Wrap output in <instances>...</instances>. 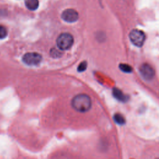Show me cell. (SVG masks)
Here are the masks:
<instances>
[{"instance_id":"6da1fadb","label":"cell","mask_w":159,"mask_h":159,"mask_svg":"<svg viewBox=\"0 0 159 159\" xmlns=\"http://www.w3.org/2000/svg\"><path fill=\"white\" fill-rule=\"evenodd\" d=\"M91 99L86 94L80 93L75 95L71 101L72 108L79 112H86L91 107Z\"/></svg>"},{"instance_id":"7a4b0ae2","label":"cell","mask_w":159,"mask_h":159,"mask_svg":"<svg viewBox=\"0 0 159 159\" xmlns=\"http://www.w3.org/2000/svg\"><path fill=\"white\" fill-rule=\"evenodd\" d=\"M74 39L73 36L69 33L61 34L57 39V45L61 50H68L73 44Z\"/></svg>"},{"instance_id":"3957f363","label":"cell","mask_w":159,"mask_h":159,"mask_svg":"<svg viewBox=\"0 0 159 159\" xmlns=\"http://www.w3.org/2000/svg\"><path fill=\"white\" fill-rule=\"evenodd\" d=\"M129 37L131 42L138 47H140L143 45L146 38L145 33L139 29H133L131 30Z\"/></svg>"},{"instance_id":"277c9868","label":"cell","mask_w":159,"mask_h":159,"mask_svg":"<svg viewBox=\"0 0 159 159\" xmlns=\"http://www.w3.org/2000/svg\"><path fill=\"white\" fill-rule=\"evenodd\" d=\"M42 55L36 52L26 53L22 58V61L29 66L37 65L42 61Z\"/></svg>"},{"instance_id":"5b68a950","label":"cell","mask_w":159,"mask_h":159,"mask_svg":"<svg viewBox=\"0 0 159 159\" xmlns=\"http://www.w3.org/2000/svg\"><path fill=\"white\" fill-rule=\"evenodd\" d=\"M141 76L146 80H151L155 76V70L148 63H143L139 68Z\"/></svg>"},{"instance_id":"8992f818","label":"cell","mask_w":159,"mask_h":159,"mask_svg":"<svg viewBox=\"0 0 159 159\" xmlns=\"http://www.w3.org/2000/svg\"><path fill=\"white\" fill-rule=\"evenodd\" d=\"M61 19L69 23H72L76 22L78 19V13L75 9H65L61 13Z\"/></svg>"},{"instance_id":"52a82bcc","label":"cell","mask_w":159,"mask_h":159,"mask_svg":"<svg viewBox=\"0 0 159 159\" xmlns=\"http://www.w3.org/2000/svg\"><path fill=\"white\" fill-rule=\"evenodd\" d=\"M112 95L117 101L122 102H127L129 98L127 95L124 94L120 89L117 88H114L112 89Z\"/></svg>"},{"instance_id":"ba28073f","label":"cell","mask_w":159,"mask_h":159,"mask_svg":"<svg viewBox=\"0 0 159 159\" xmlns=\"http://www.w3.org/2000/svg\"><path fill=\"white\" fill-rule=\"evenodd\" d=\"M26 7L30 11H35L39 7V0H25Z\"/></svg>"},{"instance_id":"9c48e42d","label":"cell","mask_w":159,"mask_h":159,"mask_svg":"<svg viewBox=\"0 0 159 159\" xmlns=\"http://www.w3.org/2000/svg\"><path fill=\"white\" fill-rule=\"evenodd\" d=\"M113 119H114V120L115 121V122L116 124H117L118 125H124L125 123V117L120 113L117 112V113L114 114V115L113 116Z\"/></svg>"},{"instance_id":"30bf717a","label":"cell","mask_w":159,"mask_h":159,"mask_svg":"<svg viewBox=\"0 0 159 159\" xmlns=\"http://www.w3.org/2000/svg\"><path fill=\"white\" fill-rule=\"evenodd\" d=\"M119 68L120 70L123 71L124 73H131L132 71V68L130 65L126 64V63H120L119 65Z\"/></svg>"},{"instance_id":"8fae6325","label":"cell","mask_w":159,"mask_h":159,"mask_svg":"<svg viewBox=\"0 0 159 159\" xmlns=\"http://www.w3.org/2000/svg\"><path fill=\"white\" fill-rule=\"evenodd\" d=\"M87 65H88V64H87V62L86 61H83L81 62L79 64V65L77 68L78 71V72H83V71H85L87 68Z\"/></svg>"},{"instance_id":"7c38bea8","label":"cell","mask_w":159,"mask_h":159,"mask_svg":"<svg viewBox=\"0 0 159 159\" xmlns=\"http://www.w3.org/2000/svg\"><path fill=\"white\" fill-rule=\"evenodd\" d=\"M7 35V31L5 27L0 25V39H4Z\"/></svg>"},{"instance_id":"4fadbf2b","label":"cell","mask_w":159,"mask_h":159,"mask_svg":"<svg viewBox=\"0 0 159 159\" xmlns=\"http://www.w3.org/2000/svg\"><path fill=\"white\" fill-rule=\"evenodd\" d=\"M61 53L60 52V50L56 49V48H52L50 50V55L51 57L53 58H58L61 56Z\"/></svg>"},{"instance_id":"5bb4252c","label":"cell","mask_w":159,"mask_h":159,"mask_svg":"<svg viewBox=\"0 0 159 159\" xmlns=\"http://www.w3.org/2000/svg\"><path fill=\"white\" fill-rule=\"evenodd\" d=\"M156 159H159V158H156Z\"/></svg>"}]
</instances>
